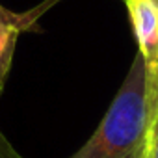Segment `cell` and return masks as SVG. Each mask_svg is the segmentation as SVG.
Instances as JSON below:
<instances>
[{"label":"cell","instance_id":"1","mask_svg":"<svg viewBox=\"0 0 158 158\" xmlns=\"http://www.w3.org/2000/svg\"><path fill=\"white\" fill-rule=\"evenodd\" d=\"M149 123L147 73L138 52L99 128L71 158H147Z\"/></svg>","mask_w":158,"mask_h":158},{"label":"cell","instance_id":"2","mask_svg":"<svg viewBox=\"0 0 158 158\" xmlns=\"http://www.w3.org/2000/svg\"><path fill=\"white\" fill-rule=\"evenodd\" d=\"M139 56L147 73V97L152 112L158 101V6L154 0H125Z\"/></svg>","mask_w":158,"mask_h":158},{"label":"cell","instance_id":"3","mask_svg":"<svg viewBox=\"0 0 158 158\" xmlns=\"http://www.w3.org/2000/svg\"><path fill=\"white\" fill-rule=\"evenodd\" d=\"M19 32H21V26H17V24L0 23V89H2L8 71L11 67Z\"/></svg>","mask_w":158,"mask_h":158},{"label":"cell","instance_id":"4","mask_svg":"<svg viewBox=\"0 0 158 158\" xmlns=\"http://www.w3.org/2000/svg\"><path fill=\"white\" fill-rule=\"evenodd\" d=\"M147 158H158V101L151 112V123H149V151Z\"/></svg>","mask_w":158,"mask_h":158},{"label":"cell","instance_id":"5","mask_svg":"<svg viewBox=\"0 0 158 158\" xmlns=\"http://www.w3.org/2000/svg\"><path fill=\"white\" fill-rule=\"evenodd\" d=\"M0 158H23V156L11 147V143L4 138L2 132H0Z\"/></svg>","mask_w":158,"mask_h":158},{"label":"cell","instance_id":"6","mask_svg":"<svg viewBox=\"0 0 158 158\" xmlns=\"http://www.w3.org/2000/svg\"><path fill=\"white\" fill-rule=\"evenodd\" d=\"M0 23H8V24H17V26H21V24H19V23H21V17L0 6Z\"/></svg>","mask_w":158,"mask_h":158},{"label":"cell","instance_id":"7","mask_svg":"<svg viewBox=\"0 0 158 158\" xmlns=\"http://www.w3.org/2000/svg\"><path fill=\"white\" fill-rule=\"evenodd\" d=\"M154 4H156V6H158V0H154Z\"/></svg>","mask_w":158,"mask_h":158}]
</instances>
